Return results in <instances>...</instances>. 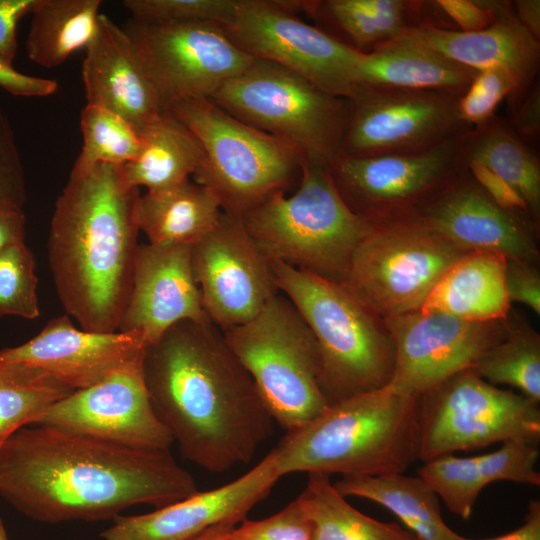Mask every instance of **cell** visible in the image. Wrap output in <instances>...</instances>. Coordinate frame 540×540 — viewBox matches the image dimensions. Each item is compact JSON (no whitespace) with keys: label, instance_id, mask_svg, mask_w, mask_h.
Wrapping results in <instances>:
<instances>
[{"label":"cell","instance_id":"cell-21","mask_svg":"<svg viewBox=\"0 0 540 540\" xmlns=\"http://www.w3.org/2000/svg\"><path fill=\"white\" fill-rule=\"evenodd\" d=\"M137 332L97 333L77 328L68 315L51 319L32 339L0 351L4 361L41 369L72 391L90 387L142 356Z\"/></svg>","mask_w":540,"mask_h":540},{"label":"cell","instance_id":"cell-8","mask_svg":"<svg viewBox=\"0 0 540 540\" xmlns=\"http://www.w3.org/2000/svg\"><path fill=\"white\" fill-rule=\"evenodd\" d=\"M223 334L275 423L286 432L305 425L329 406L320 386L315 337L281 292L253 319Z\"/></svg>","mask_w":540,"mask_h":540},{"label":"cell","instance_id":"cell-19","mask_svg":"<svg viewBox=\"0 0 540 540\" xmlns=\"http://www.w3.org/2000/svg\"><path fill=\"white\" fill-rule=\"evenodd\" d=\"M281 478L271 450L235 480L139 515H119L101 533L103 540H191L209 529L234 527L266 498Z\"/></svg>","mask_w":540,"mask_h":540},{"label":"cell","instance_id":"cell-44","mask_svg":"<svg viewBox=\"0 0 540 540\" xmlns=\"http://www.w3.org/2000/svg\"><path fill=\"white\" fill-rule=\"evenodd\" d=\"M465 168L498 206L510 212L528 210L523 197L486 166L473 161L468 163Z\"/></svg>","mask_w":540,"mask_h":540},{"label":"cell","instance_id":"cell-48","mask_svg":"<svg viewBox=\"0 0 540 540\" xmlns=\"http://www.w3.org/2000/svg\"><path fill=\"white\" fill-rule=\"evenodd\" d=\"M511 128L525 138L535 139L540 132V86L535 83L518 104L509 123Z\"/></svg>","mask_w":540,"mask_h":540},{"label":"cell","instance_id":"cell-39","mask_svg":"<svg viewBox=\"0 0 540 540\" xmlns=\"http://www.w3.org/2000/svg\"><path fill=\"white\" fill-rule=\"evenodd\" d=\"M133 20L149 24L216 23L228 25L238 0H124Z\"/></svg>","mask_w":540,"mask_h":540},{"label":"cell","instance_id":"cell-32","mask_svg":"<svg viewBox=\"0 0 540 540\" xmlns=\"http://www.w3.org/2000/svg\"><path fill=\"white\" fill-rule=\"evenodd\" d=\"M479 162L512 186L525 200L528 210L540 207V163L509 123L494 116L471 128L463 137L461 162Z\"/></svg>","mask_w":540,"mask_h":540},{"label":"cell","instance_id":"cell-23","mask_svg":"<svg viewBox=\"0 0 540 540\" xmlns=\"http://www.w3.org/2000/svg\"><path fill=\"white\" fill-rule=\"evenodd\" d=\"M82 80L87 104L118 114L139 131L163 112L129 37L105 14L85 48Z\"/></svg>","mask_w":540,"mask_h":540},{"label":"cell","instance_id":"cell-45","mask_svg":"<svg viewBox=\"0 0 540 540\" xmlns=\"http://www.w3.org/2000/svg\"><path fill=\"white\" fill-rule=\"evenodd\" d=\"M37 0H0V61L12 65L17 53L18 22L31 14Z\"/></svg>","mask_w":540,"mask_h":540},{"label":"cell","instance_id":"cell-7","mask_svg":"<svg viewBox=\"0 0 540 540\" xmlns=\"http://www.w3.org/2000/svg\"><path fill=\"white\" fill-rule=\"evenodd\" d=\"M172 113L204 152L195 183L208 188L222 211L241 217L301 174L303 159L290 146L227 113L210 99L178 102Z\"/></svg>","mask_w":540,"mask_h":540},{"label":"cell","instance_id":"cell-10","mask_svg":"<svg viewBox=\"0 0 540 540\" xmlns=\"http://www.w3.org/2000/svg\"><path fill=\"white\" fill-rule=\"evenodd\" d=\"M466 251L415 215L375 224L354 251L340 283L384 319L418 311Z\"/></svg>","mask_w":540,"mask_h":540},{"label":"cell","instance_id":"cell-12","mask_svg":"<svg viewBox=\"0 0 540 540\" xmlns=\"http://www.w3.org/2000/svg\"><path fill=\"white\" fill-rule=\"evenodd\" d=\"M122 29L163 111L178 102L210 99L255 59L216 23L149 24L129 19Z\"/></svg>","mask_w":540,"mask_h":540},{"label":"cell","instance_id":"cell-24","mask_svg":"<svg viewBox=\"0 0 540 540\" xmlns=\"http://www.w3.org/2000/svg\"><path fill=\"white\" fill-rule=\"evenodd\" d=\"M476 2L493 17L485 29L463 32L423 25L414 30L429 47L445 57L477 71L506 70L519 80L524 91L529 89L539 68V41L517 20L511 2Z\"/></svg>","mask_w":540,"mask_h":540},{"label":"cell","instance_id":"cell-2","mask_svg":"<svg viewBox=\"0 0 540 540\" xmlns=\"http://www.w3.org/2000/svg\"><path fill=\"white\" fill-rule=\"evenodd\" d=\"M152 406L181 455L211 473L248 464L275 420L210 320L172 325L142 358Z\"/></svg>","mask_w":540,"mask_h":540},{"label":"cell","instance_id":"cell-22","mask_svg":"<svg viewBox=\"0 0 540 540\" xmlns=\"http://www.w3.org/2000/svg\"><path fill=\"white\" fill-rule=\"evenodd\" d=\"M463 169L412 215L466 251H490L528 263L537 251L522 223L498 206L470 173L464 179Z\"/></svg>","mask_w":540,"mask_h":540},{"label":"cell","instance_id":"cell-1","mask_svg":"<svg viewBox=\"0 0 540 540\" xmlns=\"http://www.w3.org/2000/svg\"><path fill=\"white\" fill-rule=\"evenodd\" d=\"M200 491L169 450L139 449L35 424L0 445V495L42 523L114 519Z\"/></svg>","mask_w":540,"mask_h":540},{"label":"cell","instance_id":"cell-42","mask_svg":"<svg viewBox=\"0 0 540 540\" xmlns=\"http://www.w3.org/2000/svg\"><path fill=\"white\" fill-rule=\"evenodd\" d=\"M26 200L22 159L9 119L0 108V210H22Z\"/></svg>","mask_w":540,"mask_h":540},{"label":"cell","instance_id":"cell-15","mask_svg":"<svg viewBox=\"0 0 540 540\" xmlns=\"http://www.w3.org/2000/svg\"><path fill=\"white\" fill-rule=\"evenodd\" d=\"M465 134L416 153L339 154L328 168L342 198L356 214L372 223L382 216L401 218V211L429 197L464 168L461 147Z\"/></svg>","mask_w":540,"mask_h":540},{"label":"cell","instance_id":"cell-46","mask_svg":"<svg viewBox=\"0 0 540 540\" xmlns=\"http://www.w3.org/2000/svg\"><path fill=\"white\" fill-rule=\"evenodd\" d=\"M0 87L15 96L46 97L56 92L58 82L21 73L13 65L0 61Z\"/></svg>","mask_w":540,"mask_h":540},{"label":"cell","instance_id":"cell-25","mask_svg":"<svg viewBox=\"0 0 540 540\" xmlns=\"http://www.w3.org/2000/svg\"><path fill=\"white\" fill-rule=\"evenodd\" d=\"M538 442L513 439L492 452L458 457L454 454L424 462L418 476L425 480L446 507L467 520L483 488L496 481L540 485L536 469Z\"/></svg>","mask_w":540,"mask_h":540},{"label":"cell","instance_id":"cell-27","mask_svg":"<svg viewBox=\"0 0 540 540\" xmlns=\"http://www.w3.org/2000/svg\"><path fill=\"white\" fill-rule=\"evenodd\" d=\"M507 258L490 251H470L440 278L419 309L472 322L505 318L510 301L505 288Z\"/></svg>","mask_w":540,"mask_h":540},{"label":"cell","instance_id":"cell-52","mask_svg":"<svg viewBox=\"0 0 540 540\" xmlns=\"http://www.w3.org/2000/svg\"><path fill=\"white\" fill-rule=\"evenodd\" d=\"M221 527V526H220ZM217 528V527H216ZM191 540H221L215 534V528L209 529L198 537Z\"/></svg>","mask_w":540,"mask_h":540},{"label":"cell","instance_id":"cell-30","mask_svg":"<svg viewBox=\"0 0 540 540\" xmlns=\"http://www.w3.org/2000/svg\"><path fill=\"white\" fill-rule=\"evenodd\" d=\"M140 133V152L122 166L126 181L135 188L145 187L148 192L172 188L189 180L203 163L201 144L169 111H163Z\"/></svg>","mask_w":540,"mask_h":540},{"label":"cell","instance_id":"cell-36","mask_svg":"<svg viewBox=\"0 0 540 540\" xmlns=\"http://www.w3.org/2000/svg\"><path fill=\"white\" fill-rule=\"evenodd\" d=\"M472 370L485 381L506 384L540 401V341L536 333L511 331L490 347Z\"/></svg>","mask_w":540,"mask_h":540},{"label":"cell","instance_id":"cell-51","mask_svg":"<svg viewBox=\"0 0 540 540\" xmlns=\"http://www.w3.org/2000/svg\"><path fill=\"white\" fill-rule=\"evenodd\" d=\"M514 14L521 25L539 41L540 39V1L517 0L512 4Z\"/></svg>","mask_w":540,"mask_h":540},{"label":"cell","instance_id":"cell-26","mask_svg":"<svg viewBox=\"0 0 540 540\" xmlns=\"http://www.w3.org/2000/svg\"><path fill=\"white\" fill-rule=\"evenodd\" d=\"M477 73L429 47L413 28L361 54L354 80L356 86L437 91L460 97Z\"/></svg>","mask_w":540,"mask_h":540},{"label":"cell","instance_id":"cell-20","mask_svg":"<svg viewBox=\"0 0 540 540\" xmlns=\"http://www.w3.org/2000/svg\"><path fill=\"white\" fill-rule=\"evenodd\" d=\"M183 320H210L194 278L191 246L139 245L132 286L118 331L137 332L149 346Z\"/></svg>","mask_w":540,"mask_h":540},{"label":"cell","instance_id":"cell-35","mask_svg":"<svg viewBox=\"0 0 540 540\" xmlns=\"http://www.w3.org/2000/svg\"><path fill=\"white\" fill-rule=\"evenodd\" d=\"M72 392L41 369L0 359V445Z\"/></svg>","mask_w":540,"mask_h":540},{"label":"cell","instance_id":"cell-11","mask_svg":"<svg viewBox=\"0 0 540 540\" xmlns=\"http://www.w3.org/2000/svg\"><path fill=\"white\" fill-rule=\"evenodd\" d=\"M539 403L485 381L472 369L419 396L423 462L513 439L539 442Z\"/></svg>","mask_w":540,"mask_h":540},{"label":"cell","instance_id":"cell-13","mask_svg":"<svg viewBox=\"0 0 540 540\" xmlns=\"http://www.w3.org/2000/svg\"><path fill=\"white\" fill-rule=\"evenodd\" d=\"M229 39L256 59L286 68L323 91L351 98L361 53L327 31L301 20L279 1L238 0Z\"/></svg>","mask_w":540,"mask_h":540},{"label":"cell","instance_id":"cell-18","mask_svg":"<svg viewBox=\"0 0 540 540\" xmlns=\"http://www.w3.org/2000/svg\"><path fill=\"white\" fill-rule=\"evenodd\" d=\"M493 323L419 310L385 319L395 349L389 383L404 394L420 396L449 377L472 369L505 337Z\"/></svg>","mask_w":540,"mask_h":540},{"label":"cell","instance_id":"cell-3","mask_svg":"<svg viewBox=\"0 0 540 540\" xmlns=\"http://www.w3.org/2000/svg\"><path fill=\"white\" fill-rule=\"evenodd\" d=\"M140 191L122 166L73 168L51 219L48 258L67 315L90 332L118 331L139 245Z\"/></svg>","mask_w":540,"mask_h":540},{"label":"cell","instance_id":"cell-4","mask_svg":"<svg viewBox=\"0 0 540 540\" xmlns=\"http://www.w3.org/2000/svg\"><path fill=\"white\" fill-rule=\"evenodd\" d=\"M282 476L403 473L419 458V396L391 383L330 404L273 449Z\"/></svg>","mask_w":540,"mask_h":540},{"label":"cell","instance_id":"cell-9","mask_svg":"<svg viewBox=\"0 0 540 540\" xmlns=\"http://www.w3.org/2000/svg\"><path fill=\"white\" fill-rule=\"evenodd\" d=\"M210 100L287 144L303 162L329 166L341 152L348 99L329 94L275 63L255 58Z\"/></svg>","mask_w":540,"mask_h":540},{"label":"cell","instance_id":"cell-53","mask_svg":"<svg viewBox=\"0 0 540 540\" xmlns=\"http://www.w3.org/2000/svg\"><path fill=\"white\" fill-rule=\"evenodd\" d=\"M0 540H8L7 533H6V530H5V527L1 518H0Z\"/></svg>","mask_w":540,"mask_h":540},{"label":"cell","instance_id":"cell-34","mask_svg":"<svg viewBox=\"0 0 540 540\" xmlns=\"http://www.w3.org/2000/svg\"><path fill=\"white\" fill-rule=\"evenodd\" d=\"M297 499L309 523L310 540H419L396 523L378 521L355 509L329 476L308 474Z\"/></svg>","mask_w":540,"mask_h":540},{"label":"cell","instance_id":"cell-47","mask_svg":"<svg viewBox=\"0 0 540 540\" xmlns=\"http://www.w3.org/2000/svg\"><path fill=\"white\" fill-rule=\"evenodd\" d=\"M439 10L452 20L459 31L475 32L487 28L493 17L489 11L472 0H437Z\"/></svg>","mask_w":540,"mask_h":540},{"label":"cell","instance_id":"cell-41","mask_svg":"<svg viewBox=\"0 0 540 540\" xmlns=\"http://www.w3.org/2000/svg\"><path fill=\"white\" fill-rule=\"evenodd\" d=\"M215 534L221 540H310V527L296 498L270 517L244 519L234 527H217Z\"/></svg>","mask_w":540,"mask_h":540},{"label":"cell","instance_id":"cell-28","mask_svg":"<svg viewBox=\"0 0 540 540\" xmlns=\"http://www.w3.org/2000/svg\"><path fill=\"white\" fill-rule=\"evenodd\" d=\"M301 11L361 54L423 24L421 3L410 0L302 1Z\"/></svg>","mask_w":540,"mask_h":540},{"label":"cell","instance_id":"cell-31","mask_svg":"<svg viewBox=\"0 0 540 540\" xmlns=\"http://www.w3.org/2000/svg\"><path fill=\"white\" fill-rule=\"evenodd\" d=\"M334 486L344 497L365 498L387 508L419 540H467L444 522L439 497L419 476H346Z\"/></svg>","mask_w":540,"mask_h":540},{"label":"cell","instance_id":"cell-14","mask_svg":"<svg viewBox=\"0 0 540 540\" xmlns=\"http://www.w3.org/2000/svg\"><path fill=\"white\" fill-rule=\"evenodd\" d=\"M459 96L422 90L357 86L341 152L349 156L416 153L471 129L458 112Z\"/></svg>","mask_w":540,"mask_h":540},{"label":"cell","instance_id":"cell-38","mask_svg":"<svg viewBox=\"0 0 540 540\" xmlns=\"http://www.w3.org/2000/svg\"><path fill=\"white\" fill-rule=\"evenodd\" d=\"M35 259L25 242L0 251V316H40Z\"/></svg>","mask_w":540,"mask_h":540},{"label":"cell","instance_id":"cell-6","mask_svg":"<svg viewBox=\"0 0 540 540\" xmlns=\"http://www.w3.org/2000/svg\"><path fill=\"white\" fill-rule=\"evenodd\" d=\"M241 220L268 261L338 282L354 251L375 226L347 205L328 166L306 161L294 194L277 192Z\"/></svg>","mask_w":540,"mask_h":540},{"label":"cell","instance_id":"cell-17","mask_svg":"<svg viewBox=\"0 0 540 540\" xmlns=\"http://www.w3.org/2000/svg\"><path fill=\"white\" fill-rule=\"evenodd\" d=\"M142 358L73 391L52 405L39 424L132 448L169 450L174 440L150 401Z\"/></svg>","mask_w":540,"mask_h":540},{"label":"cell","instance_id":"cell-40","mask_svg":"<svg viewBox=\"0 0 540 540\" xmlns=\"http://www.w3.org/2000/svg\"><path fill=\"white\" fill-rule=\"evenodd\" d=\"M523 92L519 80L510 72L498 68L480 70L458 99L459 116L471 128L480 126L494 117L504 97H518Z\"/></svg>","mask_w":540,"mask_h":540},{"label":"cell","instance_id":"cell-16","mask_svg":"<svg viewBox=\"0 0 540 540\" xmlns=\"http://www.w3.org/2000/svg\"><path fill=\"white\" fill-rule=\"evenodd\" d=\"M191 263L203 308L222 331L250 321L279 293L269 261L241 217L223 212L191 246Z\"/></svg>","mask_w":540,"mask_h":540},{"label":"cell","instance_id":"cell-43","mask_svg":"<svg viewBox=\"0 0 540 540\" xmlns=\"http://www.w3.org/2000/svg\"><path fill=\"white\" fill-rule=\"evenodd\" d=\"M505 288L510 302H520L540 313V277L528 263L507 259Z\"/></svg>","mask_w":540,"mask_h":540},{"label":"cell","instance_id":"cell-33","mask_svg":"<svg viewBox=\"0 0 540 540\" xmlns=\"http://www.w3.org/2000/svg\"><path fill=\"white\" fill-rule=\"evenodd\" d=\"M101 0H37L25 48L29 59L44 68L64 63L93 38Z\"/></svg>","mask_w":540,"mask_h":540},{"label":"cell","instance_id":"cell-5","mask_svg":"<svg viewBox=\"0 0 540 540\" xmlns=\"http://www.w3.org/2000/svg\"><path fill=\"white\" fill-rule=\"evenodd\" d=\"M269 264L279 292L315 337L320 386L329 405L390 382L394 344L367 308L338 281L280 261Z\"/></svg>","mask_w":540,"mask_h":540},{"label":"cell","instance_id":"cell-49","mask_svg":"<svg viewBox=\"0 0 540 540\" xmlns=\"http://www.w3.org/2000/svg\"><path fill=\"white\" fill-rule=\"evenodd\" d=\"M26 219L23 210H0V251L24 242Z\"/></svg>","mask_w":540,"mask_h":540},{"label":"cell","instance_id":"cell-29","mask_svg":"<svg viewBox=\"0 0 540 540\" xmlns=\"http://www.w3.org/2000/svg\"><path fill=\"white\" fill-rule=\"evenodd\" d=\"M223 211L206 187L186 180L172 188L140 195L137 221L151 244L194 245L218 223Z\"/></svg>","mask_w":540,"mask_h":540},{"label":"cell","instance_id":"cell-37","mask_svg":"<svg viewBox=\"0 0 540 540\" xmlns=\"http://www.w3.org/2000/svg\"><path fill=\"white\" fill-rule=\"evenodd\" d=\"M83 145L73 168L97 164L123 166L133 161L142 146L140 131L118 114L86 104L80 114Z\"/></svg>","mask_w":540,"mask_h":540},{"label":"cell","instance_id":"cell-50","mask_svg":"<svg viewBox=\"0 0 540 540\" xmlns=\"http://www.w3.org/2000/svg\"><path fill=\"white\" fill-rule=\"evenodd\" d=\"M484 540H540V502L529 503L524 522L518 528L501 536Z\"/></svg>","mask_w":540,"mask_h":540}]
</instances>
